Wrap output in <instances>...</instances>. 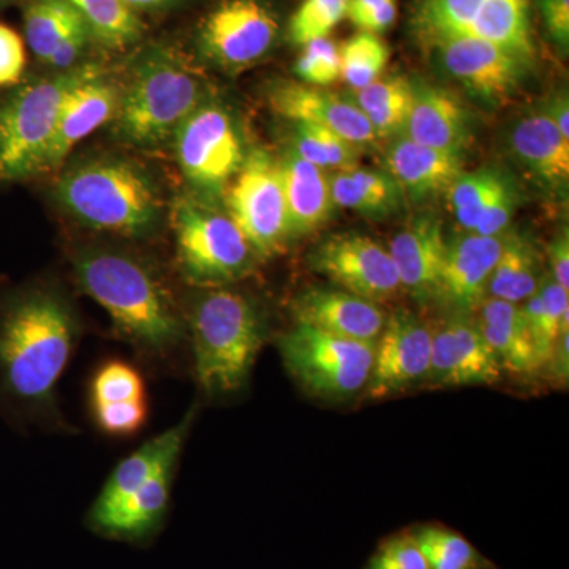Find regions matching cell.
I'll return each mask as SVG.
<instances>
[{
    "label": "cell",
    "mask_w": 569,
    "mask_h": 569,
    "mask_svg": "<svg viewBox=\"0 0 569 569\" xmlns=\"http://www.w3.org/2000/svg\"><path fill=\"white\" fill-rule=\"evenodd\" d=\"M296 74L305 84L313 88H326L340 78V52L335 41L318 39L305 44L298 62Z\"/></svg>",
    "instance_id": "41"
},
{
    "label": "cell",
    "mask_w": 569,
    "mask_h": 569,
    "mask_svg": "<svg viewBox=\"0 0 569 569\" xmlns=\"http://www.w3.org/2000/svg\"><path fill=\"white\" fill-rule=\"evenodd\" d=\"M295 309L296 321L359 342L377 343L387 323L377 302L346 290L312 288L299 296Z\"/></svg>",
    "instance_id": "18"
},
{
    "label": "cell",
    "mask_w": 569,
    "mask_h": 569,
    "mask_svg": "<svg viewBox=\"0 0 569 569\" xmlns=\"http://www.w3.org/2000/svg\"><path fill=\"white\" fill-rule=\"evenodd\" d=\"M269 103L277 114L288 121L323 127L358 148L380 140L365 112L350 99L323 88L282 81L272 86Z\"/></svg>",
    "instance_id": "15"
},
{
    "label": "cell",
    "mask_w": 569,
    "mask_h": 569,
    "mask_svg": "<svg viewBox=\"0 0 569 569\" xmlns=\"http://www.w3.org/2000/svg\"><path fill=\"white\" fill-rule=\"evenodd\" d=\"M201 99L203 82L192 67L164 50L146 52L119 102V137L140 148L163 144L203 103Z\"/></svg>",
    "instance_id": "5"
},
{
    "label": "cell",
    "mask_w": 569,
    "mask_h": 569,
    "mask_svg": "<svg viewBox=\"0 0 569 569\" xmlns=\"http://www.w3.org/2000/svg\"><path fill=\"white\" fill-rule=\"evenodd\" d=\"M569 331H565L563 335L559 337L556 346H553L552 353H550V358L548 365L550 366V372L552 376L557 378L559 381H568L569 373Z\"/></svg>",
    "instance_id": "51"
},
{
    "label": "cell",
    "mask_w": 569,
    "mask_h": 569,
    "mask_svg": "<svg viewBox=\"0 0 569 569\" xmlns=\"http://www.w3.org/2000/svg\"><path fill=\"white\" fill-rule=\"evenodd\" d=\"M179 167L203 197L222 194L244 162L241 138L219 104L201 103L174 133Z\"/></svg>",
    "instance_id": "10"
},
{
    "label": "cell",
    "mask_w": 569,
    "mask_h": 569,
    "mask_svg": "<svg viewBox=\"0 0 569 569\" xmlns=\"http://www.w3.org/2000/svg\"><path fill=\"white\" fill-rule=\"evenodd\" d=\"M432 328L408 310L387 317L376 343V356L366 391L385 399L427 381L432 358Z\"/></svg>",
    "instance_id": "12"
},
{
    "label": "cell",
    "mask_w": 569,
    "mask_h": 569,
    "mask_svg": "<svg viewBox=\"0 0 569 569\" xmlns=\"http://www.w3.org/2000/svg\"><path fill=\"white\" fill-rule=\"evenodd\" d=\"M179 460L157 470L137 492L103 515L89 518L93 530L104 537L141 541L162 526L170 507L171 486Z\"/></svg>",
    "instance_id": "23"
},
{
    "label": "cell",
    "mask_w": 569,
    "mask_h": 569,
    "mask_svg": "<svg viewBox=\"0 0 569 569\" xmlns=\"http://www.w3.org/2000/svg\"><path fill=\"white\" fill-rule=\"evenodd\" d=\"M548 112L552 122L556 123L557 129L560 133L569 140V102L568 97L560 93V96L553 97L550 100L549 107L545 110Z\"/></svg>",
    "instance_id": "52"
},
{
    "label": "cell",
    "mask_w": 569,
    "mask_h": 569,
    "mask_svg": "<svg viewBox=\"0 0 569 569\" xmlns=\"http://www.w3.org/2000/svg\"><path fill=\"white\" fill-rule=\"evenodd\" d=\"M77 282L110 313L116 335L152 361H164L187 340L186 317L159 274L137 254L81 247Z\"/></svg>",
    "instance_id": "2"
},
{
    "label": "cell",
    "mask_w": 569,
    "mask_h": 569,
    "mask_svg": "<svg viewBox=\"0 0 569 569\" xmlns=\"http://www.w3.org/2000/svg\"><path fill=\"white\" fill-rule=\"evenodd\" d=\"M503 238L475 233L448 241L436 296L456 313H468L481 306L488 298Z\"/></svg>",
    "instance_id": "17"
},
{
    "label": "cell",
    "mask_w": 569,
    "mask_h": 569,
    "mask_svg": "<svg viewBox=\"0 0 569 569\" xmlns=\"http://www.w3.org/2000/svg\"><path fill=\"white\" fill-rule=\"evenodd\" d=\"M309 263L342 290L377 305L402 288L389 250L369 236H331L312 250Z\"/></svg>",
    "instance_id": "11"
},
{
    "label": "cell",
    "mask_w": 569,
    "mask_h": 569,
    "mask_svg": "<svg viewBox=\"0 0 569 569\" xmlns=\"http://www.w3.org/2000/svg\"><path fill=\"white\" fill-rule=\"evenodd\" d=\"M24 67V41L9 26L0 24V88L17 84Z\"/></svg>",
    "instance_id": "46"
},
{
    "label": "cell",
    "mask_w": 569,
    "mask_h": 569,
    "mask_svg": "<svg viewBox=\"0 0 569 569\" xmlns=\"http://www.w3.org/2000/svg\"><path fill=\"white\" fill-rule=\"evenodd\" d=\"M331 193L336 206L372 219L391 216L400 209L406 197L388 171L359 167L332 174Z\"/></svg>",
    "instance_id": "28"
},
{
    "label": "cell",
    "mask_w": 569,
    "mask_h": 569,
    "mask_svg": "<svg viewBox=\"0 0 569 569\" xmlns=\"http://www.w3.org/2000/svg\"><path fill=\"white\" fill-rule=\"evenodd\" d=\"M197 417V407L190 408L178 425L152 437L142 447L127 456L111 471L99 497L93 501L89 518L103 515L132 496L149 478L167 463L179 460L183 445Z\"/></svg>",
    "instance_id": "20"
},
{
    "label": "cell",
    "mask_w": 569,
    "mask_h": 569,
    "mask_svg": "<svg viewBox=\"0 0 569 569\" xmlns=\"http://www.w3.org/2000/svg\"><path fill=\"white\" fill-rule=\"evenodd\" d=\"M387 162L388 173L403 194L415 201L448 193L463 173L462 156L418 144L403 133L389 148Z\"/></svg>",
    "instance_id": "25"
},
{
    "label": "cell",
    "mask_w": 569,
    "mask_h": 569,
    "mask_svg": "<svg viewBox=\"0 0 569 569\" xmlns=\"http://www.w3.org/2000/svg\"><path fill=\"white\" fill-rule=\"evenodd\" d=\"M97 426L112 437H130L137 433L148 419V402L111 403V406L92 407Z\"/></svg>",
    "instance_id": "43"
},
{
    "label": "cell",
    "mask_w": 569,
    "mask_h": 569,
    "mask_svg": "<svg viewBox=\"0 0 569 569\" xmlns=\"http://www.w3.org/2000/svg\"><path fill=\"white\" fill-rule=\"evenodd\" d=\"M413 99V82L403 77L380 78L353 93V102L365 116L410 102Z\"/></svg>",
    "instance_id": "42"
},
{
    "label": "cell",
    "mask_w": 569,
    "mask_h": 569,
    "mask_svg": "<svg viewBox=\"0 0 569 569\" xmlns=\"http://www.w3.org/2000/svg\"><path fill=\"white\" fill-rule=\"evenodd\" d=\"M397 18V3L396 0H385L376 9L366 13L365 17L359 18L355 22L356 28L361 29L362 32L380 33L388 31L395 24Z\"/></svg>",
    "instance_id": "50"
},
{
    "label": "cell",
    "mask_w": 569,
    "mask_h": 569,
    "mask_svg": "<svg viewBox=\"0 0 569 569\" xmlns=\"http://www.w3.org/2000/svg\"><path fill=\"white\" fill-rule=\"evenodd\" d=\"M425 556L427 569H473L477 552L455 531L422 527L411 535Z\"/></svg>",
    "instance_id": "38"
},
{
    "label": "cell",
    "mask_w": 569,
    "mask_h": 569,
    "mask_svg": "<svg viewBox=\"0 0 569 569\" xmlns=\"http://www.w3.org/2000/svg\"><path fill=\"white\" fill-rule=\"evenodd\" d=\"M512 156L527 173L549 190H567L569 140L560 133L548 112L523 116L509 137Z\"/></svg>",
    "instance_id": "24"
},
{
    "label": "cell",
    "mask_w": 569,
    "mask_h": 569,
    "mask_svg": "<svg viewBox=\"0 0 569 569\" xmlns=\"http://www.w3.org/2000/svg\"><path fill=\"white\" fill-rule=\"evenodd\" d=\"M186 323L194 377L204 395L230 396L244 388L264 343L257 306L239 291L203 288L190 299Z\"/></svg>",
    "instance_id": "3"
},
{
    "label": "cell",
    "mask_w": 569,
    "mask_h": 569,
    "mask_svg": "<svg viewBox=\"0 0 569 569\" xmlns=\"http://www.w3.org/2000/svg\"><path fill=\"white\" fill-rule=\"evenodd\" d=\"M549 36L567 51L569 44V0H539Z\"/></svg>",
    "instance_id": "48"
},
{
    "label": "cell",
    "mask_w": 569,
    "mask_h": 569,
    "mask_svg": "<svg viewBox=\"0 0 569 569\" xmlns=\"http://www.w3.org/2000/svg\"><path fill=\"white\" fill-rule=\"evenodd\" d=\"M129 9L137 10H149L160 9V7L170 6L174 0H122Z\"/></svg>",
    "instance_id": "54"
},
{
    "label": "cell",
    "mask_w": 569,
    "mask_h": 569,
    "mask_svg": "<svg viewBox=\"0 0 569 569\" xmlns=\"http://www.w3.org/2000/svg\"><path fill=\"white\" fill-rule=\"evenodd\" d=\"M146 400L144 381L141 373L121 359L104 362L93 373L91 383L92 407L111 406V403Z\"/></svg>",
    "instance_id": "39"
},
{
    "label": "cell",
    "mask_w": 569,
    "mask_h": 569,
    "mask_svg": "<svg viewBox=\"0 0 569 569\" xmlns=\"http://www.w3.org/2000/svg\"><path fill=\"white\" fill-rule=\"evenodd\" d=\"M466 36L489 41L523 63L533 56L529 0H485Z\"/></svg>",
    "instance_id": "29"
},
{
    "label": "cell",
    "mask_w": 569,
    "mask_h": 569,
    "mask_svg": "<svg viewBox=\"0 0 569 569\" xmlns=\"http://www.w3.org/2000/svg\"><path fill=\"white\" fill-rule=\"evenodd\" d=\"M119 102L118 89L103 80L102 73L77 86L63 103L44 170H54L78 142L110 121L118 111Z\"/></svg>",
    "instance_id": "22"
},
{
    "label": "cell",
    "mask_w": 569,
    "mask_h": 569,
    "mask_svg": "<svg viewBox=\"0 0 569 569\" xmlns=\"http://www.w3.org/2000/svg\"><path fill=\"white\" fill-rule=\"evenodd\" d=\"M100 73L99 67L86 63L11 93L0 107V181H21L44 171L67 97Z\"/></svg>",
    "instance_id": "6"
},
{
    "label": "cell",
    "mask_w": 569,
    "mask_h": 569,
    "mask_svg": "<svg viewBox=\"0 0 569 569\" xmlns=\"http://www.w3.org/2000/svg\"><path fill=\"white\" fill-rule=\"evenodd\" d=\"M91 36V29L88 24H81L80 28L74 29L56 47L50 59H48L47 66L56 70L73 69L74 62L84 51Z\"/></svg>",
    "instance_id": "47"
},
{
    "label": "cell",
    "mask_w": 569,
    "mask_h": 569,
    "mask_svg": "<svg viewBox=\"0 0 569 569\" xmlns=\"http://www.w3.org/2000/svg\"><path fill=\"white\" fill-rule=\"evenodd\" d=\"M178 263L187 282L219 288L249 274L254 252L230 216L193 197L173 208Z\"/></svg>",
    "instance_id": "7"
},
{
    "label": "cell",
    "mask_w": 569,
    "mask_h": 569,
    "mask_svg": "<svg viewBox=\"0 0 569 569\" xmlns=\"http://www.w3.org/2000/svg\"><path fill=\"white\" fill-rule=\"evenodd\" d=\"M381 2H385V0H350L347 11L348 20L355 24L359 18L365 17L366 13H369L370 10L376 9V7L380 6Z\"/></svg>",
    "instance_id": "53"
},
{
    "label": "cell",
    "mask_w": 569,
    "mask_h": 569,
    "mask_svg": "<svg viewBox=\"0 0 569 569\" xmlns=\"http://www.w3.org/2000/svg\"><path fill=\"white\" fill-rule=\"evenodd\" d=\"M350 0H302L290 21V39L305 47L309 41L326 39L347 18Z\"/></svg>",
    "instance_id": "40"
},
{
    "label": "cell",
    "mask_w": 569,
    "mask_h": 569,
    "mask_svg": "<svg viewBox=\"0 0 569 569\" xmlns=\"http://www.w3.org/2000/svg\"><path fill=\"white\" fill-rule=\"evenodd\" d=\"M290 236L307 234L328 222L335 209L331 176L307 162L293 148L279 160Z\"/></svg>",
    "instance_id": "26"
},
{
    "label": "cell",
    "mask_w": 569,
    "mask_h": 569,
    "mask_svg": "<svg viewBox=\"0 0 569 569\" xmlns=\"http://www.w3.org/2000/svg\"><path fill=\"white\" fill-rule=\"evenodd\" d=\"M447 244V236L437 217H418L399 231L388 250L395 261L400 287L421 301L433 298Z\"/></svg>",
    "instance_id": "21"
},
{
    "label": "cell",
    "mask_w": 569,
    "mask_h": 569,
    "mask_svg": "<svg viewBox=\"0 0 569 569\" xmlns=\"http://www.w3.org/2000/svg\"><path fill=\"white\" fill-rule=\"evenodd\" d=\"M279 24L258 0H227L209 14L201 31L213 61L236 69L260 61L271 50Z\"/></svg>",
    "instance_id": "14"
},
{
    "label": "cell",
    "mask_w": 569,
    "mask_h": 569,
    "mask_svg": "<svg viewBox=\"0 0 569 569\" xmlns=\"http://www.w3.org/2000/svg\"><path fill=\"white\" fill-rule=\"evenodd\" d=\"M56 197L82 224L141 238L159 222L156 187L140 168L122 160H91L59 179Z\"/></svg>",
    "instance_id": "4"
},
{
    "label": "cell",
    "mask_w": 569,
    "mask_h": 569,
    "mask_svg": "<svg viewBox=\"0 0 569 569\" xmlns=\"http://www.w3.org/2000/svg\"><path fill=\"white\" fill-rule=\"evenodd\" d=\"M82 20L104 44L126 47L140 39L142 26L137 11L122 0H69Z\"/></svg>",
    "instance_id": "33"
},
{
    "label": "cell",
    "mask_w": 569,
    "mask_h": 569,
    "mask_svg": "<svg viewBox=\"0 0 569 569\" xmlns=\"http://www.w3.org/2000/svg\"><path fill=\"white\" fill-rule=\"evenodd\" d=\"M507 182V176L492 168L462 173L456 179L448 190L449 201L456 219L467 233H473L490 201Z\"/></svg>",
    "instance_id": "35"
},
{
    "label": "cell",
    "mask_w": 569,
    "mask_h": 569,
    "mask_svg": "<svg viewBox=\"0 0 569 569\" xmlns=\"http://www.w3.org/2000/svg\"><path fill=\"white\" fill-rule=\"evenodd\" d=\"M522 309L539 362L545 367L559 337L569 331V291L552 277H545L537 293L522 302Z\"/></svg>",
    "instance_id": "31"
},
{
    "label": "cell",
    "mask_w": 569,
    "mask_h": 569,
    "mask_svg": "<svg viewBox=\"0 0 569 569\" xmlns=\"http://www.w3.org/2000/svg\"><path fill=\"white\" fill-rule=\"evenodd\" d=\"M500 362L468 313H456L432 331V358L427 380L433 387H490L501 381Z\"/></svg>",
    "instance_id": "13"
},
{
    "label": "cell",
    "mask_w": 569,
    "mask_h": 569,
    "mask_svg": "<svg viewBox=\"0 0 569 569\" xmlns=\"http://www.w3.org/2000/svg\"><path fill=\"white\" fill-rule=\"evenodd\" d=\"M436 47L445 70L482 99H505L522 80L526 63L489 41L460 36L440 41Z\"/></svg>",
    "instance_id": "16"
},
{
    "label": "cell",
    "mask_w": 569,
    "mask_h": 569,
    "mask_svg": "<svg viewBox=\"0 0 569 569\" xmlns=\"http://www.w3.org/2000/svg\"><path fill=\"white\" fill-rule=\"evenodd\" d=\"M339 52L340 78L353 91L380 80L389 62L388 47L376 33H356Z\"/></svg>",
    "instance_id": "37"
},
{
    "label": "cell",
    "mask_w": 569,
    "mask_h": 569,
    "mask_svg": "<svg viewBox=\"0 0 569 569\" xmlns=\"http://www.w3.org/2000/svg\"><path fill=\"white\" fill-rule=\"evenodd\" d=\"M541 280L539 254L533 242L518 231H507L500 257L490 277V298L522 305L531 295L537 293Z\"/></svg>",
    "instance_id": "30"
},
{
    "label": "cell",
    "mask_w": 569,
    "mask_h": 569,
    "mask_svg": "<svg viewBox=\"0 0 569 569\" xmlns=\"http://www.w3.org/2000/svg\"><path fill=\"white\" fill-rule=\"evenodd\" d=\"M80 336L69 301L52 288H24L0 301V418L69 432L58 385Z\"/></svg>",
    "instance_id": "1"
},
{
    "label": "cell",
    "mask_w": 569,
    "mask_h": 569,
    "mask_svg": "<svg viewBox=\"0 0 569 569\" xmlns=\"http://www.w3.org/2000/svg\"><path fill=\"white\" fill-rule=\"evenodd\" d=\"M366 569H427L425 556L411 535L385 542Z\"/></svg>",
    "instance_id": "45"
},
{
    "label": "cell",
    "mask_w": 569,
    "mask_h": 569,
    "mask_svg": "<svg viewBox=\"0 0 569 569\" xmlns=\"http://www.w3.org/2000/svg\"><path fill=\"white\" fill-rule=\"evenodd\" d=\"M227 204L254 254L271 257L290 238L279 160L264 149H254L244 159L228 189Z\"/></svg>",
    "instance_id": "9"
},
{
    "label": "cell",
    "mask_w": 569,
    "mask_h": 569,
    "mask_svg": "<svg viewBox=\"0 0 569 569\" xmlns=\"http://www.w3.org/2000/svg\"><path fill=\"white\" fill-rule=\"evenodd\" d=\"M479 309V328L496 353L501 369L518 376H530L541 369L522 305L486 298Z\"/></svg>",
    "instance_id": "27"
},
{
    "label": "cell",
    "mask_w": 569,
    "mask_h": 569,
    "mask_svg": "<svg viewBox=\"0 0 569 569\" xmlns=\"http://www.w3.org/2000/svg\"><path fill=\"white\" fill-rule=\"evenodd\" d=\"M86 24L69 0H32L24 14L26 39L39 61L47 63L59 43Z\"/></svg>",
    "instance_id": "32"
},
{
    "label": "cell",
    "mask_w": 569,
    "mask_h": 569,
    "mask_svg": "<svg viewBox=\"0 0 569 569\" xmlns=\"http://www.w3.org/2000/svg\"><path fill=\"white\" fill-rule=\"evenodd\" d=\"M403 134L427 148L462 156L471 140L470 116L455 93L426 81L413 82Z\"/></svg>",
    "instance_id": "19"
},
{
    "label": "cell",
    "mask_w": 569,
    "mask_h": 569,
    "mask_svg": "<svg viewBox=\"0 0 569 569\" xmlns=\"http://www.w3.org/2000/svg\"><path fill=\"white\" fill-rule=\"evenodd\" d=\"M485 0H419L415 28L436 47L440 41L466 36Z\"/></svg>",
    "instance_id": "34"
},
{
    "label": "cell",
    "mask_w": 569,
    "mask_h": 569,
    "mask_svg": "<svg viewBox=\"0 0 569 569\" xmlns=\"http://www.w3.org/2000/svg\"><path fill=\"white\" fill-rule=\"evenodd\" d=\"M279 347L288 372L310 395L347 399L369 383L376 343L343 339L296 321Z\"/></svg>",
    "instance_id": "8"
},
{
    "label": "cell",
    "mask_w": 569,
    "mask_h": 569,
    "mask_svg": "<svg viewBox=\"0 0 569 569\" xmlns=\"http://www.w3.org/2000/svg\"><path fill=\"white\" fill-rule=\"evenodd\" d=\"M293 149L307 162L328 170L347 171L358 167L359 148L323 127L312 123L293 122Z\"/></svg>",
    "instance_id": "36"
},
{
    "label": "cell",
    "mask_w": 569,
    "mask_h": 569,
    "mask_svg": "<svg viewBox=\"0 0 569 569\" xmlns=\"http://www.w3.org/2000/svg\"><path fill=\"white\" fill-rule=\"evenodd\" d=\"M518 201V190L508 179L500 192L490 201L489 208L482 213L481 219L478 220L473 233L489 236V238H503L509 231Z\"/></svg>",
    "instance_id": "44"
},
{
    "label": "cell",
    "mask_w": 569,
    "mask_h": 569,
    "mask_svg": "<svg viewBox=\"0 0 569 569\" xmlns=\"http://www.w3.org/2000/svg\"><path fill=\"white\" fill-rule=\"evenodd\" d=\"M2 2H3V0H0V3H2Z\"/></svg>",
    "instance_id": "55"
},
{
    "label": "cell",
    "mask_w": 569,
    "mask_h": 569,
    "mask_svg": "<svg viewBox=\"0 0 569 569\" xmlns=\"http://www.w3.org/2000/svg\"><path fill=\"white\" fill-rule=\"evenodd\" d=\"M549 260L552 266V279L563 290L569 291V234L568 228L560 231L549 247Z\"/></svg>",
    "instance_id": "49"
}]
</instances>
